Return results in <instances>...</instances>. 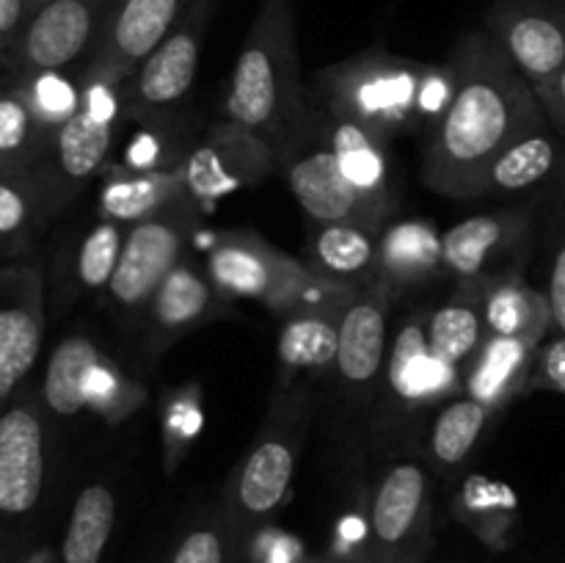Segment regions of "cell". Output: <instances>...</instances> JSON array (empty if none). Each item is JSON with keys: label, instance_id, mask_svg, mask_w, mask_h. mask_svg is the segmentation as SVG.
<instances>
[{"label": "cell", "instance_id": "30", "mask_svg": "<svg viewBox=\"0 0 565 563\" xmlns=\"http://www.w3.org/2000/svg\"><path fill=\"white\" fill-rule=\"evenodd\" d=\"M103 353L88 337H66L53 351L44 373V403L58 417H75L88 406V384L97 368L103 364Z\"/></svg>", "mask_w": 565, "mask_h": 563}, {"label": "cell", "instance_id": "15", "mask_svg": "<svg viewBox=\"0 0 565 563\" xmlns=\"http://www.w3.org/2000/svg\"><path fill=\"white\" fill-rule=\"evenodd\" d=\"M527 210H500V213L472 215V219L441 232L445 270L456 276L458 282L511 274L505 263L516 257L519 246L527 241Z\"/></svg>", "mask_w": 565, "mask_h": 563}, {"label": "cell", "instance_id": "20", "mask_svg": "<svg viewBox=\"0 0 565 563\" xmlns=\"http://www.w3.org/2000/svg\"><path fill=\"white\" fill-rule=\"evenodd\" d=\"M425 320L428 318L408 320L397 331L395 346L386 359V384H390L392 395L406 406H428L439 397L463 390V375L430 351Z\"/></svg>", "mask_w": 565, "mask_h": 563}, {"label": "cell", "instance_id": "5", "mask_svg": "<svg viewBox=\"0 0 565 563\" xmlns=\"http://www.w3.org/2000/svg\"><path fill=\"white\" fill-rule=\"evenodd\" d=\"M202 213V204L185 193L158 215L127 230L119 265L108 285L110 304L119 309V315L141 320L160 282L185 257V246L199 230Z\"/></svg>", "mask_w": 565, "mask_h": 563}, {"label": "cell", "instance_id": "38", "mask_svg": "<svg viewBox=\"0 0 565 563\" xmlns=\"http://www.w3.org/2000/svg\"><path fill=\"white\" fill-rule=\"evenodd\" d=\"M28 219H31V202H28L25 193L9 182H0V235H20Z\"/></svg>", "mask_w": 565, "mask_h": 563}, {"label": "cell", "instance_id": "6", "mask_svg": "<svg viewBox=\"0 0 565 563\" xmlns=\"http://www.w3.org/2000/svg\"><path fill=\"white\" fill-rule=\"evenodd\" d=\"M434 502L417 461H397L373 491L359 563H425L434 546Z\"/></svg>", "mask_w": 565, "mask_h": 563}, {"label": "cell", "instance_id": "8", "mask_svg": "<svg viewBox=\"0 0 565 563\" xmlns=\"http://www.w3.org/2000/svg\"><path fill=\"white\" fill-rule=\"evenodd\" d=\"M213 11L215 0H196L188 14L166 33L163 42L121 83L127 121L132 119L141 125L169 116V110L191 92Z\"/></svg>", "mask_w": 565, "mask_h": 563}, {"label": "cell", "instance_id": "16", "mask_svg": "<svg viewBox=\"0 0 565 563\" xmlns=\"http://www.w3.org/2000/svg\"><path fill=\"white\" fill-rule=\"evenodd\" d=\"M392 301L381 290L356 293L340 315L334 375L351 395H370L384 375L386 320Z\"/></svg>", "mask_w": 565, "mask_h": 563}, {"label": "cell", "instance_id": "10", "mask_svg": "<svg viewBox=\"0 0 565 563\" xmlns=\"http://www.w3.org/2000/svg\"><path fill=\"white\" fill-rule=\"evenodd\" d=\"M279 169V152L265 138L235 121L213 125L185 160V188L202 210L218 199L268 180Z\"/></svg>", "mask_w": 565, "mask_h": 563}, {"label": "cell", "instance_id": "40", "mask_svg": "<svg viewBox=\"0 0 565 563\" xmlns=\"http://www.w3.org/2000/svg\"><path fill=\"white\" fill-rule=\"evenodd\" d=\"M539 103L544 105L546 119L565 136V70L539 94Z\"/></svg>", "mask_w": 565, "mask_h": 563}, {"label": "cell", "instance_id": "4", "mask_svg": "<svg viewBox=\"0 0 565 563\" xmlns=\"http://www.w3.org/2000/svg\"><path fill=\"white\" fill-rule=\"evenodd\" d=\"M312 414L315 401L309 390H279L257 442L237 467L221 513L241 557L248 541L270 522V517L290 495Z\"/></svg>", "mask_w": 565, "mask_h": 563}, {"label": "cell", "instance_id": "33", "mask_svg": "<svg viewBox=\"0 0 565 563\" xmlns=\"http://www.w3.org/2000/svg\"><path fill=\"white\" fill-rule=\"evenodd\" d=\"M125 235L127 226L105 219L86 232L75 257L77 285L86 287V290H99V287L110 285L116 265H119Z\"/></svg>", "mask_w": 565, "mask_h": 563}, {"label": "cell", "instance_id": "26", "mask_svg": "<svg viewBox=\"0 0 565 563\" xmlns=\"http://www.w3.org/2000/svg\"><path fill=\"white\" fill-rule=\"evenodd\" d=\"M116 513L119 502L108 484L83 486L66 519L58 563H105L116 530Z\"/></svg>", "mask_w": 565, "mask_h": 563}, {"label": "cell", "instance_id": "32", "mask_svg": "<svg viewBox=\"0 0 565 563\" xmlns=\"http://www.w3.org/2000/svg\"><path fill=\"white\" fill-rule=\"evenodd\" d=\"M163 563H241V552L232 541L224 513L218 511L215 517L188 524L177 535Z\"/></svg>", "mask_w": 565, "mask_h": 563}, {"label": "cell", "instance_id": "2", "mask_svg": "<svg viewBox=\"0 0 565 563\" xmlns=\"http://www.w3.org/2000/svg\"><path fill=\"white\" fill-rule=\"evenodd\" d=\"M315 92L326 114L359 121L390 141L436 125L452 97V75L447 64L430 66L386 50H364L320 70Z\"/></svg>", "mask_w": 565, "mask_h": 563}, {"label": "cell", "instance_id": "29", "mask_svg": "<svg viewBox=\"0 0 565 563\" xmlns=\"http://www.w3.org/2000/svg\"><path fill=\"white\" fill-rule=\"evenodd\" d=\"M557 158H561V149L552 138L550 125L519 138L489 166L478 188V199L530 191V188L541 185L557 169Z\"/></svg>", "mask_w": 565, "mask_h": 563}, {"label": "cell", "instance_id": "37", "mask_svg": "<svg viewBox=\"0 0 565 563\" xmlns=\"http://www.w3.org/2000/svg\"><path fill=\"white\" fill-rule=\"evenodd\" d=\"M530 390H550L565 395V334L541 342Z\"/></svg>", "mask_w": 565, "mask_h": 563}, {"label": "cell", "instance_id": "25", "mask_svg": "<svg viewBox=\"0 0 565 563\" xmlns=\"http://www.w3.org/2000/svg\"><path fill=\"white\" fill-rule=\"evenodd\" d=\"M486 329L494 337H527L544 342L552 323L550 298L530 287L516 270L483 282Z\"/></svg>", "mask_w": 565, "mask_h": 563}, {"label": "cell", "instance_id": "36", "mask_svg": "<svg viewBox=\"0 0 565 563\" xmlns=\"http://www.w3.org/2000/svg\"><path fill=\"white\" fill-rule=\"evenodd\" d=\"M36 119L28 105L14 97H0V155H17L28 147Z\"/></svg>", "mask_w": 565, "mask_h": 563}, {"label": "cell", "instance_id": "1", "mask_svg": "<svg viewBox=\"0 0 565 563\" xmlns=\"http://www.w3.org/2000/svg\"><path fill=\"white\" fill-rule=\"evenodd\" d=\"M452 97L430 127L423 180L450 199H478L489 166L550 125L533 86L486 31L463 33L447 59Z\"/></svg>", "mask_w": 565, "mask_h": 563}, {"label": "cell", "instance_id": "28", "mask_svg": "<svg viewBox=\"0 0 565 563\" xmlns=\"http://www.w3.org/2000/svg\"><path fill=\"white\" fill-rule=\"evenodd\" d=\"M42 348V312L36 290L0 304V401L31 373Z\"/></svg>", "mask_w": 565, "mask_h": 563}, {"label": "cell", "instance_id": "19", "mask_svg": "<svg viewBox=\"0 0 565 563\" xmlns=\"http://www.w3.org/2000/svg\"><path fill=\"white\" fill-rule=\"evenodd\" d=\"M439 274H445V248H441V232L430 221H390L381 230L379 270L373 287L392 304L417 287L430 285Z\"/></svg>", "mask_w": 565, "mask_h": 563}, {"label": "cell", "instance_id": "3", "mask_svg": "<svg viewBox=\"0 0 565 563\" xmlns=\"http://www.w3.org/2000/svg\"><path fill=\"white\" fill-rule=\"evenodd\" d=\"M309 105L296 50V3L263 0L232 70L224 97L226 121L246 127L281 152Z\"/></svg>", "mask_w": 565, "mask_h": 563}, {"label": "cell", "instance_id": "39", "mask_svg": "<svg viewBox=\"0 0 565 563\" xmlns=\"http://www.w3.org/2000/svg\"><path fill=\"white\" fill-rule=\"evenodd\" d=\"M550 307H552V323L555 329L565 334V243L561 252L555 254V263H552L550 274Z\"/></svg>", "mask_w": 565, "mask_h": 563}, {"label": "cell", "instance_id": "24", "mask_svg": "<svg viewBox=\"0 0 565 563\" xmlns=\"http://www.w3.org/2000/svg\"><path fill=\"white\" fill-rule=\"evenodd\" d=\"M483 282H458L452 296L425 320L428 346L445 364L463 375L475 353L489 340L483 315Z\"/></svg>", "mask_w": 565, "mask_h": 563}, {"label": "cell", "instance_id": "42", "mask_svg": "<svg viewBox=\"0 0 565 563\" xmlns=\"http://www.w3.org/2000/svg\"><path fill=\"white\" fill-rule=\"evenodd\" d=\"M25 3L28 6H36V11H39V9H42V6H47L50 0H25Z\"/></svg>", "mask_w": 565, "mask_h": 563}, {"label": "cell", "instance_id": "31", "mask_svg": "<svg viewBox=\"0 0 565 563\" xmlns=\"http://www.w3.org/2000/svg\"><path fill=\"white\" fill-rule=\"evenodd\" d=\"M489 406L478 403L475 397H458L452 401L445 412L436 417L434 428H430V458L434 464L445 469H456L472 456L478 447L480 436H483L486 425L494 417Z\"/></svg>", "mask_w": 565, "mask_h": 563}, {"label": "cell", "instance_id": "41", "mask_svg": "<svg viewBox=\"0 0 565 563\" xmlns=\"http://www.w3.org/2000/svg\"><path fill=\"white\" fill-rule=\"evenodd\" d=\"M25 11V0H0V36H11L17 31Z\"/></svg>", "mask_w": 565, "mask_h": 563}, {"label": "cell", "instance_id": "13", "mask_svg": "<svg viewBox=\"0 0 565 563\" xmlns=\"http://www.w3.org/2000/svg\"><path fill=\"white\" fill-rule=\"evenodd\" d=\"M110 0H50L22 33V61L36 72H61L97 47Z\"/></svg>", "mask_w": 565, "mask_h": 563}, {"label": "cell", "instance_id": "34", "mask_svg": "<svg viewBox=\"0 0 565 563\" xmlns=\"http://www.w3.org/2000/svg\"><path fill=\"white\" fill-rule=\"evenodd\" d=\"M81 97L83 88L77 92L72 81H66L61 72H36L28 110H31V116L39 125H47L53 127V132H58L77 114Z\"/></svg>", "mask_w": 565, "mask_h": 563}, {"label": "cell", "instance_id": "17", "mask_svg": "<svg viewBox=\"0 0 565 563\" xmlns=\"http://www.w3.org/2000/svg\"><path fill=\"white\" fill-rule=\"evenodd\" d=\"M287 257L290 254L279 252L257 232L224 230L213 237L204 270L218 296L252 298L268 309Z\"/></svg>", "mask_w": 565, "mask_h": 563}, {"label": "cell", "instance_id": "35", "mask_svg": "<svg viewBox=\"0 0 565 563\" xmlns=\"http://www.w3.org/2000/svg\"><path fill=\"white\" fill-rule=\"evenodd\" d=\"M143 401V390L138 384H132L127 375H121V370H116L114 364L105 362L97 368V373L92 375V384H88V406L94 412H99L108 419H121Z\"/></svg>", "mask_w": 565, "mask_h": 563}, {"label": "cell", "instance_id": "12", "mask_svg": "<svg viewBox=\"0 0 565 563\" xmlns=\"http://www.w3.org/2000/svg\"><path fill=\"white\" fill-rule=\"evenodd\" d=\"M47 484V434L31 406H14L0 417V522L3 533L25 528L42 506Z\"/></svg>", "mask_w": 565, "mask_h": 563}, {"label": "cell", "instance_id": "9", "mask_svg": "<svg viewBox=\"0 0 565 563\" xmlns=\"http://www.w3.org/2000/svg\"><path fill=\"white\" fill-rule=\"evenodd\" d=\"M486 33L535 97L565 70V0H497L486 11Z\"/></svg>", "mask_w": 565, "mask_h": 563}, {"label": "cell", "instance_id": "18", "mask_svg": "<svg viewBox=\"0 0 565 563\" xmlns=\"http://www.w3.org/2000/svg\"><path fill=\"white\" fill-rule=\"evenodd\" d=\"M320 116H323L326 141H329L348 185L359 193V199L367 204L370 213L381 224H390V215L395 210V193H392L390 182V152H386L390 141L370 127L326 114L323 108H320Z\"/></svg>", "mask_w": 565, "mask_h": 563}, {"label": "cell", "instance_id": "21", "mask_svg": "<svg viewBox=\"0 0 565 563\" xmlns=\"http://www.w3.org/2000/svg\"><path fill=\"white\" fill-rule=\"evenodd\" d=\"M539 351V340L489 334L483 348L463 370V392L467 397L489 406L491 412H502L530 386Z\"/></svg>", "mask_w": 565, "mask_h": 563}, {"label": "cell", "instance_id": "27", "mask_svg": "<svg viewBox=\"0 0 565 563\" xmlns=\"http://www.w3.org/2000/svg\"><path fill=\"white\" fill-rule=\"evenodd\" d=\"M342 312H298L281 318L279 368L290 384L301 373H334Z\"/></svg>", "mask_w": 565, "mask_h": 563}, {"label": "cell", "instance_id": "23", "mask_svg": "<svg viewBox=\"0 0 565 563\" xmlns=\"http://www.w3.org/2000/svg\"><path fill=\"white\" fill-rule=\"evenodd\" d=\"M185 169L147 171L119 166L105 174L99 188V215L121 226H136L185 196Z\"/></svg>", "mask_w": 565, "mask_h": 563}, {"label": "cell", "instance_id": "7", "mask_svg": "<svg viewBox=\"0 0 565 563\" xmlns=\"http://www.w3.org/2000/svg\"><path fill=\"white\" fill-rule=\"evenodd\" d=\"M279 169L285 171L292 196L298 199L303 213L312 219V224L348 221V224H362L379 232L386 226L370 213L367 204L359 199V193L342 177L334 152L326 141L323 116H320L318 103L309 105L296 136L279 152Z\"/></svg>", "mask_w": 565, "mask_h": 563}, {"label": "cell", "instance_id": "11", "mask_svg": "<svg viewBox=\"0 0 565 563\" xmlns=\"http://www.w3.org/2000/svg\"><path fill=\"white\" fill-rule=\"evenodd\" d=\"M196 0H110L86 81L125 83Z\"/></svg>", "mask_w": 565, "mask_h": 563}, {"label": "cell", "instance_id": "22", "mask_svg": "<svg viewBox=\"0 0 565 563\" xmlns=\"http://www.w3.org/2000/svg\"><path fill=\"white\" fill-rule=\"evenodd\" d=\"M379 230L362 224H315L307 243V259L318 274L340 285L370 290L379 270Z\"/></svg>", "mask_w": 565, "mask_h": 563}, {"label": "cell", "instance_id": "14", "mask_svg": "<svg viewBox=\"0 0 565 563\" xmlns=\"http://www.w3.org/2000/svg\"><path fill=\"white\" fill-rule=\"evenodd\" d=\"M218 304V290L207 270L196 268L188 257L160 282L141 315V353L147 362L163 357L180 337L199 329Z\"/></svg>", "mask_w": 565, "mask_h": 563}]
</instances>
